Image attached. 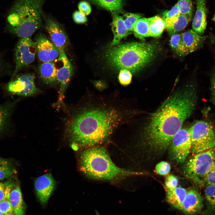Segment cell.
<instances>
[{
  "mask_svg": "<svg viewBox=\"0 0 215 215\" xmlns=\"http://www.w3.org/2000/svg\"><path fill=\"white\" fill-rule=\"evenodd\" d=\"M196 89L190 85L175 91L151 116L142 134L143 144L152 154L159 155L168 148L174 135L194 110Z\"/></svg>",
  "mask_w": 215,
  "mask_h": 215,
  "instance_id": "obj_1",
  "label": "cell"
},
{
  "mask_svg": "<svg viewBox=\"0 0 215 215\" xmlns=\"http://www.w3.org/2000/svg\"><path fill=\"white\" fill-rule=\"evenodd\" d=\"M102 105L79 108L69 120L67 133L74 149L103 142L123 122L125 115L122 112Z\"/></svg>",
  "mask_w": 215,
  "mask_h": 215,
  "instance_id": "obj_2",
  "label": "cell"
},
{
  "mask_svg": "<svg viewBox=\"0 0 215 215\" xmlns=\"http://www.w3.org/2000/svg\"><path fill=\"white\" fill-rule=\"evenodd\" d=\"M155 49L151 44L145 42H133L115 45L106 52L108 64L117 70L126 69L136 73L153 60Z\"/></svg>",
  "mask_w": 215,
  "mask_h": 215,
  "instance_id": "obj_3",
  "label": "cell"
},
{
  "mask_svg": "<svg viewBox=\"0 0 215 215\" xmlns=\"http://www.w3.org/2000/svg\"><path fill=\"white\" fill-rule=\"evenodd\" d=\"M45 0H15L7 22L13 33L20 38H29L43 25Z\"/></svg>",
  "mask_w": 215,
  "mask_h": 215,
  "instance_id": "obj_4",
  "label": "cell"
},
{
  "mask_svg": "<svg viewBox=\"0 0 215 215\" xmlns=\"http://www.w3.org/2000/svg\"><path fill=\"white\" fill-rule=\"evenodd\" d=\"M79 162L81 171L95 179L111 180L139 174L117 167L103 147H93L85 150L81 153Z\"/></svg>",
  "mask_w": 215,
  "mask_h": 215,
  "instance_id": "obj_5",
  "label": "cell"
},
{
  "mask_svg": "<svg viewBox=\"0 0 215 215\" xmlns=\"http://www.w3.org/2000/svg\"><path fill=\"white\" fill-rule=\"evenodd\" d=\"M194 155L185 165L184 172L187 177L202 185L204 177L215 170V148Z\"/></svg>",
  "mask_w": 215,
  "mask_h": 215,
  "instance_id": "obj_6",
  "label": "cell"
},
{
  "mask_svg": "<svg viewBox=\"0 0 215 215\" xmlns=\"http://www.w3.org/2000/svg\"><path fill=\"white\" fill-rule=\"evenodd\" d=\"M194 155L215 148V131L208 122L203 120L196 122L188 129Z\"/></svg>",
  "mask_w": 215,
  "mask_h": 215,
  "instance_id": "obj_7",
  "label": "cell"
},
{
  "mask_svg": "<svg viewBox=\"0 0 215 215\" xmlns=\"http://www.w3.org/2000/svg\"><path fill=\"white\" fill-rule=\"evenodd\" d=\"M191 146L188 130L181 128L173 136L168 147L170 158L177 162H184L191 150Z\"/></svg>",
  "mask_w": 215,
  "mask_h": 215,
  "instance_id": "obj_8",
  "label": "cell"
},
{
  "mask_svg": "<svg viewBox=\"0 0 215 215\" xmlns=\"http://www.w3.org/2000/svg\"><path fill=\"white\" fill-rule=\"evenodd\" d=\"M36 54L35 43L30 37L20 38L15 49L16 66L13 76L22 69L31 64L35 59Z\"/></svg>",
  "mask_w": 215,
  "mask_h": 215,
  "instance_id": "obj_9",
  "label": "cell"
},
{
  "mask_svg": "<svg viewBox=\"0 0 215 215\" xmlns=\"http://www.w3.org/2000/svg\"><path fill=\"white\" fill-rule=\"evenodd\" d=\"M7 89L10 93L24 96L33 95L39 91L35 84V76L32 73L22 74L10 81Z\"/></svg>",
  "mask_w": 215,
  "mask_h": 215,
  "instance_id": "obj_10",
  "label": "cell"
},
{
  "mask_svg": "<svg viewBox=\"0 0 215 215\" xmlns=\"http://www.w3.org/2000/svg\"><path fill=\"white\" fill-rule=\"evenodd\" d=\"M58 59L61 64L60 67H56L57 80L60 85L59 97L56 104L59 106L63 103L64 94L73 74V68L65 53L60 54Z\"/></svg>",
  "mask_w": 215,
  "mask_h": 215,
  "instance_id": "obj_11",
  "label": "cell"
},
{
  "mask_svg": "<svg viewBox=\"0 0 215 215\" xmlns=\"http://www.w3.org/2000/svg\"><path fill=\"white\" fill-rule=\"evenodd\" d=\"M45 27L50 41L59 50L60 54L65 53L68 43L67 35L62 25L51 17H45Z\"/></svg>",
  "mask_w": 215,
  "mask_h": 215,
  "instance_id": "obj_12",
  "label": "cell"
},
{
  "mask_svg": "<svg viewBox=\"0 0 215 215\" xmlns=\"http://www.w3.org/2000/svg\"><path fill=\"white\" fill-rule=\"evenodd\" d=\"M34 42L38 58L42 62L54 61L59 57V50L44 35H39Z\"/></svg>",
  "mask_w": 215,
  "mask_h": 215,
  "instance_id": "obj_13",
  "label": "cell"
},
{
  "mask_svg": "<svg viewBox=\"0 0 215 215\" xmlns=\"http://www.w3.org/2000/svg\"><path fill=\"white\" fill-rule=\"evenodd\" d=\"M56 186V183L52 176L49 173L38 177L34 182L36 195L43 204L46 203Z\"/></svg>",
  "mask_w": 215,
  "mask_h": 215,
  "instance_id": "obj_14",
  "label": "cell"
},
{
  "mask_svg": "<svg viewBox=\"0 0 215 215\" xmlns=\"http://www.w3.org/2000/svg\"><path fill=\"white\" fill-rule=\"evenodd\" d=\"M203 206L202 197L199 192L194 189L187 192L181 210L188 215H194L198 213Z\"/></svg>",
  "mask_w": 215,
  "mask_h": 215,
  "instance_id": "obj_15",
  "label": "cell"
},
{
  "mask_svg": "<svg viewBox=\"0 0 215 215\" xmlns=\"http://www.w3.org/2000/svg\"><path fill=\"white\" fill-rule=\"evenodd\" d=\"M196 10L192 23V29L201 35L206 27L207 9L206 0H196Z\"/></svg>",
  "mask_w": 215,
  "mask_h": 215,
  "instance_id": "obj_16",
  "label": "cell"
},
{
  "mask_svg": "<svg viewBox=\"0 0 215 215\" xmlns=\"http://www.w3.org/2000/svg\"><path fill=\"white\" fill-rule=\"evenodd\" d=\"M182 40L187 54L202 47L207 38L196 33L193 29L181 33Z\"/></svg>",
  "mask_w": 215,
  "mask_h": 215,
  "instance_id": "obj_17",
  "label": "cell"
},
{
  "mask_svg": "<svg viewBox=\"0 0 215 215\" xmlns=\"http://www.w3.org/2000/svg\"><path fill=\"white\" fill-rule=\"evenodd\" d=\"M38 70L40 77L44 83L51 86L56 85L57 68L55 60L42 62L39 65Z\"/></svg>",
  "mask_w": 215,
  "mask_h": 215,
  "instance_id": "obj_18",
  "label": "cell"
},
{
  "mask_svg": "<svg viewBox=\"0 0 215 215\" xmlns=\"http://www.w3.org/2000/svg\"><path fill=\"white\" fill-rule=\"evenodd\" d=\"M192 16L180 13L169 18L164 19L165 28L171 34H173L184 29L191 21Z\"/></svg>",
  "mask_w": 215,
  "mask_h": 215,
  "instance_id": "obj_19",
  "label": "cell"
},
{
  "mask_svg": "<svg viewBox=\"0 0 215 215\" xmlns=\"http://www.w3.org/2000/svg\"><path fill=\"white\" fill-rule=\"evenodd\" d=\"M111 25L114 35L111 47L118 45L122 39L132 33L127 29L122 17L116 13L113 16Z\"/></svg>",
  "mask_w": 215,
  "mask_h": 215,
  "instance_id": "obj_20",
  "label": "cell"
},
{
  "mask_svg": "<svg viewBox=\"0 0 215 215\" xmlns=\"http://www.w3.org/2000/svg\"><path fill=\"white\" fill-rule=\"evenodd\" d=\"M9 199L14 215H24L25 205L19 185L14 184L10 193Z\"/></svg>",
  "mask_w": 215,
  "mask_h": 215,
  "instance_id": "obj_21",
  "label": "cell"
},
{
  "mask_svg": "<svg viewBox=\"0 0 215 215\" xmlns=\"http://www.w3.org/2000/svg\"><path fill=\"white\" fill-rule=\"evenodd\" d=\"M166 189L167 202L175 208L181 210L187 194L186 189L181 187Z\"/></svg>",
  "mask_w": 215,
  "mask_h": 215,
  "instance_id": "obj_22",
  "label": "cell"
},
{
  "mask_svg": "<svg viewBox=\"0 0 215 215\" xmlns=\"http://www.w3.org/2000/svg\"><path fill=\"white\" fill-rule=\"evenodd\" d=\"M150 36H160L165 28V24L164 19L158 16L148 18Z\"/></svg>",
  "mask_w": 215,
  "mask_h": 215,
  "instance_id": "obj_23",
  "label": "cell"
},
{
  "mask_svg": "<svg viewBox=\"0 0 215 215\" xmlns=\"http://www.w3.org/2000/svg\"><path fill=\"white\" fill-rule=\"evenodd\" d=\"M135 36L140 39L150 36L148 18H141L134 24L132 29Z\"/></svg>",
  "mask_w": 215,
  "mask_h": 215,
  "instance_id": "obj_24",
  "label": "cell"
},
{
  "mask_svg": "<svg viewBox=\"0 0 215 215\" xmlns=\"http://www.w3.org/2000/svg\"><path fill=\"white\" fill-rule=\"evenodd\" d=\"M93 3L115 13H122L123 0H89Z\"/></svg>",
  "mask_w": 215,
  "mask_h": 215,
  "instance_id": "obj_25",
  "label": "cell"
},
{
  "mask_svg": "<svg viewBox=\"0 0 215 215\" xmlns=\"http://www.w3.org/2000/svg\"><path fill=\"white\" fill-rule=\"evenodd\" d=\"M206 185L205 192L206 208L204 215H211L215 214V185Z\"/></svg>",
  "mask_w": 215,
  "mask_h": 215,
  "instance_id": "obj_26",
  "label": "cell"
},
{
  "mask_svg": "<svg viewBox=\"0 0 215 215\" xmlns=\"http://www.w3.org/2000/svg\"><path fill=\"white\" fill-rule=\"evenodd\" d=\"M14 105L12 103L0 105V133L7 127Z\"/></svg>",
  "mask_w": 215,
  "mask_h": 215,
  "instance_id": "obj_27",
  "label": "cell"
},
{
  "mask_svg": "<svg viewBox=\"0 0 215 215\" xmlns=\"http://www.w3.org/2000/svg\"><path fill=\"white\" fill-rule=\"evenodd\" d=\"M170 44L172 50L178 56H184L188 54L182 40L181 33L172 34Z\"/></svg>",
  "mask_w": 215,
  "mask_h": 215,
  "instance_id": "obj_28",
  "label": "cell"
},
{
  "mask_svg": "<svg viewBox=\"0 0 215 215\" xmlns=\"http://www.w3.org/2000/svg\"><path fill=\"white\" fill-rule=\"evenodd\" d=\"M16 171L9 161L0 158V180L9 178L15 174Z\"/></svg>",
  "mask_w": 215,
  "mask_h": 215,
  "instance_id": "obj_29",
  "label": "cell"
},
{
  "mask_svg": "<svg viewBox=\"0 0 215 215\" xmlns=\"http://www.w3.org/2000/svg\"><path fill=\"white\" fill-rule=\"evenodd\" d=\"M139 13H127L122 17V20L128 30L132 33L133 25L135 22L142 16Z\"/></svg>",
  "mask_w": 215,
  "mask_h": 215,
  "instance_id": "obj_30",
  "label": "cell"
},
{
  "mask_svg": "<svg viewBox=\"0 0 215 215\" xmlns=\"http://www.w3.org/2000/svg\"><path fill=\"white\" fill-rule=\"evenodd\" d=\"M176 4L179 10L180 13L192 16V0H179Z\"/></svg>",
  "mask_w": 215,
  "mask_h": 215,
  "instance_id": "obj_31",
  "label": "cell"
},
{
  "mask_svg": "<svg viewBox=\"0 0 215 215\" xmlns=\"http://www.w3.org/2000/svg\"><path fill=\"white\" fill-rule=\"evenodd\" d=\"M214 64L211 72V78L210 101L215 107V42L213 44Z\"/></svg>",
  "mask_w": 215,
  "mask_h": 215,
  "instance_id": "obj_32",
  "label": "cell"
},
{
  "mask_svg": "<svg viewBox=\"0 0 215 215\" xmlns=\"http://www.w3.org/2000/svg\"><path fill=\"white\" fill-rule=\"evenodd\" d=\"M132 77V73L128 70L123 69L120 70L118 79L122 85L126 86L129 85L131 82Z\"/></svg>",
  "mask_w": 215,
  "mask_h": 215,
  "instance_id": "obj_33",
  "label": "cell"
},
{
  "mask_svg": "<svg viewBox=\"0 0 215 215\" xmlns=\"http://www.w3.org/2000/svg\"><path fill=\"white\" fill-rule=\"evenodd\" d=\"M171 166L169 164L165 161H162L158 163L156 166L155 171L158 174L162 175H166L169 173Z\"/></svg>",
  "mask_w": 215,
  "mask_h": 215,
  "instance_id": "obj_34",
  "label": "cell"
},
{
  "mask_svg": "<svg viewBox=\"0 0 215 215\" xmlns=\"http://www.w3.org/2000/svg\"><path fill=\"white\" fill-rule=\"evenodd\" d=\"M178 184V179L173 175H169L166 178L165 185L166 189L175 188L177 187Z\"/></svg>",
  "mask_w": 215,
  "mask_h": 215,
  "instance_id": "obj_35",
  "label": "cell"
},
{
  "mask_svg": "<svg viewBox=\"0 0 215 215\" xmlns=\"http://www.w3.org/2000/svg\"><path fill=\"white\" fill-rule=\"evenodd\" d=\"M180 13L179 10L176 4L170 10L165 11L162 13L163 19L171 18Z\"/></svg>",
  "mask_w": 215,
  "mask_h": 215,
  "instance_id": "obj_36",
  "label": "cell"
},
{
  "mask_svg": "<svg viewBox=\"0 0 215 215\" xmlns=\"http://www.w3.org/2000/svg\"><path fill=\"white\" fill-rule=\"evenodd\" d=\"M78 8L79 11L85 16L89 15L91 12L90 4L85 1H82L79 2L78 5Z\"/></svg>",
  "mask_w": 215,
  "mask_h": 215,
  "instance_id": "obj_37",
  "label": "cell"
},
{
  "mask_svg": "<svg viewBox=\"0 0 215 215\" xmlns=\"http://www.w3.org/2000/svg\"><path fill=\"white\" fill-rule=\"evenodd\" d=\"M73 19L76 23L82 24L87 21V18L85 15L83 14L79 11H76L73 14Z\"/></svg>",
  "mask_w": 215,
  "mask_h": 215,
  "instance_id": "obj_38",
  "label": "cell"
},
{
  "mask_svg": "<svg viewBox=\"0 0 215 215\" xmlns=\"http://www.w3.org/2000/svg\"><path fill=\"white\" fill-rule=\"evenodd\" d=\"M215 185V170L208 173L203 178L202 185Z\"/></svg>",
  "mask_w": 215,
  "mask_h": 215,
  "instance_id": "obj_39",
  "label": "cell"
},
{
  "mask_svg": "<svg viewBox=\"0 0 215 215\" xmlns=\"http://www.w3.org/2000/svg\"><path fill=\"white\" fill-rule=\"evenodd\" d=\"M6 186L4 184L0 182V202L3 200L5 197Z\"/></svg>",
  "mask_w": 215,
  "mask_h": 215,
  "instance_id": "obj_40",
  "label": "cell"
},
{
  "mask_svg": "<svg viewBox=\"0 0 215 215\" xmlns=\"http://www.w3.org/2000/svg\"><path fill=\"white\" fill-rule=\"evenodd\" d=\"M95 215H101L99 213L96 211L95 210Z\"/></svg>",
  "mask_w": 215,
  "mask_h": 215,
  "instance_id": "obj_41",
  "label": "cell"
},
{
  "mask_svg": "<svg viewBox=\"0 0 215 215\" xmlns=\"http://www.w3.org/2000/svg\"><path fill=\"white\" fill-rule=\"evenodd\" d=\"M212 19H213V21H214L215 22V14H214V16L213 17Z\"/></svg>",
  "mask_w": 215,
  "mask_h": 215,
  "instance_id": "obj_42",
  "label": "cell"
},
{
  "mask_svg": "<svg viewBox=\"0 0 215 215\" xmlns=\"http://www.w3.org/2000/svg\"><path fill=\"white\" fill-rule=\"evenodd\" d=\"M4 214L0 211V215H4Z\"/></svg>",
  "mask_w": 215,
  "mask_h": 215,
  "instance_id": "obj_43",
  "label": "cell"
},
{
  "mask_svg": "<svg viewBox=\"0 0 215 215\" xmlns=\"http://www.w3.org/2000/svg\"><path fill=\"white\" fill-rule=\"evenodd\" d=\"M4 215H9V214H4Z\"/></svg>",
  "mask_w": 215,
  "mask_h": 215,
  "instance_id": "obj_44",
  "label": "cell"
}]
</instances>
